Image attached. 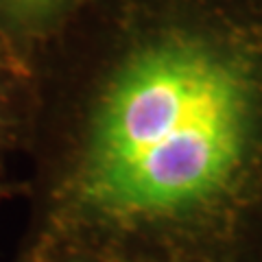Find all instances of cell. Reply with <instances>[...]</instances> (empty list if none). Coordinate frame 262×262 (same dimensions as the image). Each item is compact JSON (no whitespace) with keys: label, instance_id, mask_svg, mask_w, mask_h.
Instances as JSON below:
<instances>
[{"label":"cell","instance_id":"6da1fadb","mask_svg":"<svg viewBox=\"0 0 262 262\" xmlns=\"http://www.w3.org/2000/svg\"><path fill=\"white\" fill-rule=\"evenodd\" d=\"M260 170L262 27L182 15L110 66L59 203L77 227L164 232L221 214Z\"/></svg>","mask_w":262,"mask_h":262},{"label":"cell","instance_id":"3957f363","mask_svg":"<svg viewBox=\"0 0 262 262\" xmlns=\"http://www.w3.org/2000/svg\"><path fill=\"white\" fill-rule=\"evenodd\" d=\"M3 122H5V103H3V96H0V131H3Z\"/></svg>","mask_w":262,"mask_h":262},{"label":"cell","instance_id":"7a4b0ae2","mask_svg":"<svg viewBox=\"0 0 262 262\" xmlns=\"http://www.w3.org/2000/svg\"><path fill=\"white\" fill-rule=\"evenodd\" d=\"M81 0H0V27L13 35H42L57 27Z\"/></svg>","mask_w":262,"mask_h":262}]
</instances>
